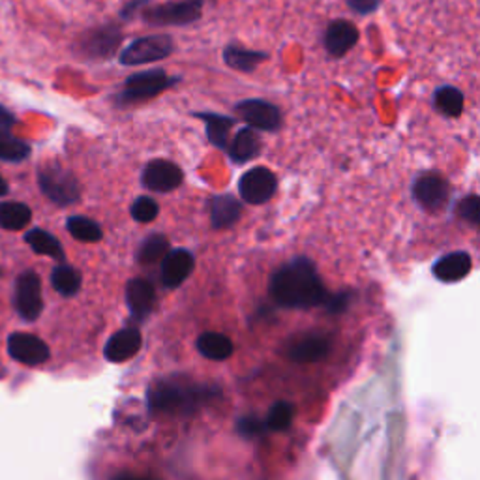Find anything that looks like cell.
Wrapping results in <instances>:
<instances>
[{"mask_svg":"<svg viewBox=\"0 0 480 480\" xmlns=\"http://www.w3.org/2000/svg\"><path fill=\"white\" fill-rule=\"evenodd\" d=\"M198 349L210 361H225L233 354V342L225 334L205 332L198 338Z\"/></svg>","mask_w":480,"mask_h":480,"instance_id":"cell-26","label":"cell"},{"mask_svg":"<svg viewBox=\"0 0 480 480\" xmlns=\"http://www.w3.org/2000/svg\"><path fill=\"white\" fill-rule=\"evenodd\" d=\"M205 0H173V3L147 6L141 13L152 27H186L201 20Z\"/></svg>","mask_w":480,"mask_h":480,"instance_id":"cell-4","label":"cell"},{"mask_svg":"<svg viewBox=\"0 0 480 480\" xmlns=\"http://www.w3.org/2000/svg\"><path fill=\"white\" fill-rule=\"evenodd\" d=\"M473 269V259L468 252H452L443 256L434 264V276L439 281L454 283L464 280Z\"/></svg>","mask_w":480,"mask_h":480,"instance_id":"cell-18","label":"cell"},{"mask_svg":"<svg viewBox=\"0 0 480 480\" xmlns=\"http://www.w3.org/2000/svg\"><path fill=\"white\" fill-rule=\"evenodd\" d=\"M464 102H466L464 93L451 85H443L435 88V93H434V105L444 117H451V118L460 117L461 111H464Z\"/></svg>","mask_w":480,"mask_h":480,"instance_id":"cell-28","label":"cell"},{"mask_svg":"<svg viewBox=\"0 0 480 480\" xmlns=\"http://www.w3.org/2000/svg\"><path fill=\"white\" fill-rule=\"evenodd\" d=\"M154 286L145 278H134L126 286V302L134 317L145 319L154 308Z\"/></svg>","mask_w":480,"mask_h":480,"instance_id":"cell-19","label":"cell"},{"mask_svg":"<svg viewBox=\"0 0 480 480\" xmlns=\"http://www.w3.org/2000/svg\"><path fill=\"white\" fill-rule=\"evenodd\" d=\"M115 480H147V478H139V476H134V475H120Z\"/></svg>","mask_w":480,"mask_h":480,"instance_id":"cell-41","label":"cell"},{"mask_svg":"<svg viewBox=\"0 0 480 480\" xmlns=\"http://www.w3.org/2000/svg\"><path fill=\"white\" fill-rule=\"evenodd\" d=\"M10 188H8V183L3 179V175H0V198H4V195H8Z\"/></svg>","mask_w":480,"mask_h":480,"instance_id":"cell-40","label":"cell"},{"mask_svg":"<svg viewBox=\"0 0 480 480\" xmlns=\"http://www.w3.org/2000/svg\"><path fill=\"white\" fill-rule=\"evenodd\" d=\"M347 6L359 15H370L373 12H378L381 6V0H346Z\"/></svg>","mask_w":480,"mask_h":480,"instance_id":"cell-36","label":"cell"},{"mask_svg":"<svg viewBox=\"0 0 480 480\" xmlns=\"http://www.w3.org/2000/svg\"><path fill=\"white\" fill-rule=\"evenodd\" d=\"M130 215L135 222L139 224H151L158 218L159 215V207L158 203L151 198V195H141V198H137L134 203H132V208H130Z\"/></svg>","mask_w":480,"mask_h":480,"instance_id":"cell-33","label":"cell"},{"mask_svg":"<svg viewBox=\"0 0 480 480\" xmlns=\"http://www.w3.org/2000/svg\"><path fill=\"white\" fill-rule=\"evenodd\" d=\"M171 250L169 239L162 233H154L143 240V244L139 246L137 250V263L139 264H154L158 261H162Z\"/></svg>","mask_w":480,"mask_h":480,"instance_id":"cell-29","label":"cell"},{"mask_svg":"<svg viewBox=\"0 0 480 480\" xmlns=\"http://www.w3.org/2000/svg\"><path fill=\"white\" fill-rule=\"evenodd\" d=\"M179 81H181L179 77L169 76L167 72H164V69H145V72H135L124 81L122 91L115 96V105L124 110V108H132V105L149 102Z\"/></svg>","mask_w":480,"mask_h":480,"instance_id":"cell-2","label":"cell"},{"mask_svg":"<svg viewBox=\"0 0 480 480\" xmlns=\"http://www.w3.org/2000/svg\"><path fill=\"white\" fill-rule=\"evenodd\" d=\"M208 215H210V225L215 229H229L235 224H239L242 216V205L237 198L229 193L215 195L208 201Z\"/></svg>","mask_w":480,"mask_h":480,"instance_id":"cell-16","label":"cell"},{"mask_svg":"<svg viewBox=\"0 0 480 480\" xmlns=\"http://www.w3.org/2000/svg\"><path fill=\"white\" fill-rule=\"evenodd\" d=\"M195 396H198V390L195 388H184L181 385L162 383L151 390L149 402H151V407L156 409V411H179V409L186 405H193Z\"/></svg>","mask_w":480,"mask_h":480,"instance_id":"cell-14","label":"cell"},{"mask_svg":"<svg viewBox=\"0 0 480 480\" xmlns=\"http://www.w3.org/2000/svg\"><path fill=\"white\" fill-rule=\"evenodd\" d=\"M269 289L278 306L291 310L315 308L323 305L329 295L308 257H295L281 264L273 274Z\"/></svg>","mask_w":480,"mask_h":480,"instance_id":"cell-1","label":"cell"},{"mask_svg":"<svg viewBox=\"0 0 480 480\" xmlns=\"http://www.w3.org/2000/svg\"><path fill=\"white\" fill-rule=\"evenodd\" d=\"M193 117H198L205 122L207 126V137L210 141V145H215L220 151H227L229 147V134L231 128L235 126L237 120L225 117V115H218V113H191Z\"/></svg>","mask_w":480,"mask_h":480,"instance_id":"cell-22","label":"cell"},{"mask_svg":"<svg viewBox=\"0 0 480 480\" xmlns=\"http://www.w3.org/2000/svg\"><path fill=\"white\" fill-rule=\"evenodd\" d=\"M32 220V210L21 201L0 203V227L6 231H23Z\"/></svg>","mask_w":480,"mask_h":480,"instance_id":"cell-27","label":"cell"},{"mask_svg":"<svg viewBox=\"0 0 480 480\" xmlns=\"http://www.w3.org/2000/svg\"><path fill=\"white\" fill-rule=\"evenodd\" d=\"M235 113L256 132H278L281 128V113L274 103L259 98H248L235 105Z\"/></svg>","mask_w":480,"mask_h":480,"instance_id":"cell-9","label":"cell"},{"mask_svg":"<svg viewBox=\"0 0 480 480\" xmlns=\"http://www.w3.org/2000/svg\"><path fill=\"white\" fill-rule=\"evenodd\" d=\"M38 184L45 198L59 207L76 205L81 199V186L76 175L59 164L44 166L38 171Z\"/></svg>","mask_w":480,"mask_h":480,"instance_id":"cell-3","label":"cell"},{"mask_svg":"<svg viewBox=\"0 0 480 480\" xmlns=\"http://www.w3.org/2000/svg\"><path fill=\"white\" fill-rule=\"evenodd\" d=\"M278 190L276 175L266 167H254L246 171L239 181V193L248 205H264L274 198Z\"/></svg>","mask_w":480,"mask_h":480,"instance_id":"cell-10","label":"cell"},{"mask_svg":"<svg viewBox=\"0 0 480 480\" xmlns=\"http://www.w3.org/2000/svg\"><path fill=\"white\" fill-rule=\"evenodd\" d=\"M139 349H141V332L134 327H128L118 330L110 338L108 346H105V357L111 362H124L132 359Z\"/></svg>","mask_w":480,"mask_h":480,"instance_id":"cell-20","label":"cell"},{"mask_svg":"<svg viewBox=\"0 0 480 480\" xmlns=\"http://www.w3.org/2000/svg\"><path fill=\"white\" fill-rule=\"evenodd\" d=\"M149 4H151V0H130V3L120 10V20H122V21H130V20H134L135 13H137L141 8H147Z\"/></svg>","mask_w":480,"mask_h":480,"instance_id":"cell-38","label":"cell"},{"mask_svg":"<svg viewBox=\"0 0 480 480\" xmlns=\"http://www.w3.org/2000/svg\"><path fill=\"white\" fill-rule=\"evenodd\" d=\"M6 349L12 361H17L25 366H40L51 357V351L42 338L30 332L10 334Z\"/></svg>","mask_w":480,"mask_h":480,"instance_id":"cell-11","label":"cell"},{"mask_svg":"<svg viewBox=\"0 0 480 480\" xmlns=\"http://www.w3.org/2000/svg\"><path fill=\"white\" fill-rule=\"evenodd\" d=\"M261 151L263 141L254 128H240L227 147L231 162L237 166L250 164L252 159H256L261 154Z\"/></svg>","mask_w":480,"mask_h":480,"instance_id":"cell-17","label":"cell"},{"mask_svg":"<svg viewBox=\"0 0 480 480\" xmlns=\"http://www.w3.org/2000/svg\"><path fill=\"white\" fill-rule=\"evenodd\" d=\"M68 233L79 242L94 244L103 239V231L98 222L86 218V216H69L66 222Z\"/></svg>","mask_w":480,"mask_h":480,"instance_id":"cell-31","label":"cell"},{"mask_svg":"<svg viewBox=\"0 0 480 480\" xmlns=\"http://www.w3.org/2000/svg\"><path fill=\"white\" fill-rule=\"evenodd\" d=\"M184 181L183 169L169 159H152L141 173V184L156 193H169Z\"/></svg>","mask_w":480,"mask_h":480,"instance_id":"cell-12","label":"cell"},{"mask_svg":"<svg viewBox=\"0 0 480 480\" xmlns=\"http://www.w3.org/2000/svg\"><path fill=\"white\" fill-rule=\"evenodd\" d=\"M293 407L286 402H278L271 407L269 415H266V428H271L274 432H283L288 430L293 422Z\"/></svg>","mask_w":480,"mask_h":480,"instance_id":"cell-32","label":"cell"},{"mask_svg":"<svg viewBox=\"0 0 480 480\" xmlns=\"http://www.w3.org/2000/svg\"><path fill=\"white\" fill-rule=\"evenodd\" d=\"M359 38H361L359 28L351 21L336 20L329 23L325 30V49L330 57L342 59L354 45H357Z\"/></svg>","mask_w":480,"mask_h":480,"instance_id":"cell-15","label":"cell"},{"mask_svg":"<svg viewBox=\"0 0 480 480\" xmlns=\"http://www.w3.org/2000/svg\"><path fill=\"white\" fill-rule=\"evenodd\" d=\"M224 61L229 68L237 69V72L250 74L261 62L269 61V53L246 49L240 45H227L224 49Z\"/></svg>","mask_w":480,"mask_h":480,"instance_id":"cell-24","label":"cell"},{"mask_svg":"<svg viewBox=\"0 0 480 480\" xmlns=\"http://www.w3.org/2000/svg\"><path fill=\"white\" fill-rule=\"evenodd\" d=\"M13 306L27 323L37 321L44 312V293L42 280L34 271H25L15 280Z\"/></svg>","mask_w":480,"mask_h":480,"instance_id":"cell-6","label":"cell"},{"mask_svg":"<svg viewBox=\"0 0 480 480\" xmlns=\"http://www.w3.org/2000/svg\"><path fill=\"white\" fill-rule=\"evenodd\" d=\"M51 286L61 297H76L83 286V276L76 266L68 263H59L51 273Z\"/></svg>","mask_w":480,"mask_h":480,"instance_id":"cell-25","label":"cell"},{"mask_svg":"<svg viewBox=\"0 0 480 480\" xmlns=\"http://www.w3.org/2000/svg\"><path fill=\"white\" fill-rule=\"evenodd\" d=\"M15 122H17L15 115L8 108H4V105H0V130L10 132L15 126Z\"/></svg>","mask_w":480,"mask_h":480,"instance_id":"cell-39","label":"cell"},{"mask_svg":"<svg viewBox=\"0 0 480 480\" xmlns=\"http://www.w3.org/2000/svg\"><path fill=\"white\" fill-rule=\"evenodd\" d=\"M30 152L32 149L27 141L15 137L8 130H0V159H3V162L20 164L30 156Z\"/></svg>","mask_w":480,"mask_h":480,"instance_id":"cell-30","label":"cell"},{"mask_svg":"<svg viewBox=\"0 0 480 480\" xmlns=\"http://www.w3.org/2000/svg\"><path fill=\"white\" fill-rule=\"evenodd\" d=\"M159 263H162L159 276H162L164 286L169 289L183 286L195 269V257L190 250H184V248L169 250V254Z\"/></svg>","mask_w":480,"mask_h":480,"instance_id":"cell-13","label":"cell"},{"mask_svg":"<svg viewBox=\"0 0 480 480\" xmlns=\"http://www.w3.org/2000/svg\"><path fill=\"white\" fill-rule=\"evenodd\" d=\"M266 428V424H263L259 419H252V417H248V419H242L239 422V432L246 437H254V435H261Z\"/></svg>","mask_w":480,"mask_h":480,"instance_id":"cell-35","label":"cell"},{"mask_svg":"<svg viewBox=\"0 0 480 480\" xmlns=\"http://www.w3.org/2000/svg\"><path fill=\"white\" fill-rule=\"evenodd\" d=\"M456 216L460 220H464L469 225H478L480 222V199L478 195L471 193L461 198L456 205Z\"/></svg>","mask_w":480,"mask_h":480,"instance_id":"cell-34","label":"cell"},{"mask_svg":"<svg viewBox=\"0 0 480 480\" xmlns=\"http://www.w3.org/2000/svg\"><path fill=\"white\" fill-rule=\"evenodd\" d=\"M347 302H349L347 293H338V295H327L323 305L327 306L329 312L338 313V312H344L347 308Z\"/></svg>","mask_w":480,"mask_h":480,"instance_id":"cell-37","label":"cell"},{"mask_svg":"<svg viewBox=\"0 0 480 480\" xmlns=\"http://www.w3.org/2000/svg\"><path fill=\"white\" fill-rule=\"evenodd\" d=\"M411 193L420 208L426 212H439L449 203L451 186L439 173H424L415 179Z\"/></svg>","mask_w":480,"mask_h":480,"instance_id":"cell-8","label":"cell"},{"mask_svg":"<svg viewBox=\"0 0 480 480\" xmlns=\"http://www.w3.org/2000/svg\"><path fill=\"white\" fill-rule=\"evenodd\" d=\"M330 351L329 338L323 334H308L297 340L289 351V357L297 362H315L325 359Z\"/></svg>","mask_w":480,"mask_h":480,"instance_id":"cell-21","label":"cell"},{"mask_svg":"<svg viewBox=\"0 0 480 480\" xmlns=\"http://www.w3.org/2000/svg\"><path fill=\"white\" fill-rule=\"evenodd\" d=\"M25 242L32 248L34 254L51 257L59 263H66V254H64V248H62L61 240L55 235H51L49 231H45V229H42V227L30 229L28 233L25 235Z\"/></svg>","mask_w":480,"mask_h":480,"instance_id":"cell-23","label":"cell"},{"mask_svg":"<svg viewBox=\"0 0 480 480\" xmlns=\"http://www.w3.org/2000/svg\"><path fill=\"white\" fill-rule=\"evenodd\" d=\"M120 42H122L120 27L108 23L83 34L77 51L79 55H83L88 61H105L115 55L120 47Z\"/></svg>","mask_w":480,"mask_h":480,"instance_id":"cell-7","label":"cell"},{"mask_svg":"<svg viewBox=\"0 0 480 480\" xmlns=\"http://www.w3.org/2000/svg\"><path fill=\"white\" fill-rule=\"evenodd\" d=\"M173 49L175 44L167 34H152V37L137 38L128 47H124L118 61L122 66H143L167 59Z\"/></svg>","mask_w":480,"mask_h":480,"instance_id":"cell-5","label":"cell"}]
</instances>
